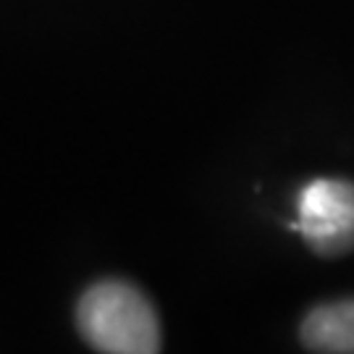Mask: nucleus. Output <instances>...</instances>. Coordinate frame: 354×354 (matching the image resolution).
<instances>
[{"label":"nucleus","mask_w":354,"mask_h":354,"mask_svg":"<svg viewBox=\"0 0 354 354\" xmlns=\"http://www.w3.org/2000/svg\"><path fill=\"white\" fill-rule=\"evenodd\" d=\"M84 342L108 354L160 352V323L152 302L134 283L100 281L89 286L76 307Z\"/></svg>","instance_id":"obj_1"},{"label":"nucleus","mask_w":354,"mask_h":354,"mask_svg":"<svg viewBox=\"0 0 354 354\" xmlns=\"http://www.w3.org/2000/svg\"><path fill=\"white\" fill-rule=\"evenodd\" d=\"M297 231L320 257H342L354 250V184L315 178L297 200Z\"/></svg>","instance_id":"obj_2"},{"label":"nucleus","mask_w":354,"mask_h":354,"mask_svg":"<svg viewBox=\"0 0 354 354\" xmlns=\"http://www.w3.org/2000/svg\"><path fill=\"white\" fill-rule=\"evenodd\" d=\"M310 352L354 354V299L320 304L310 310L299 328Z\"/></svg>","instance_id":"obj_3"}]
</instances>
